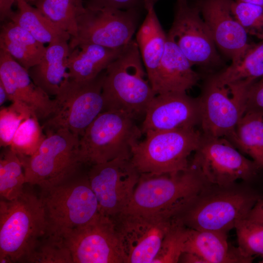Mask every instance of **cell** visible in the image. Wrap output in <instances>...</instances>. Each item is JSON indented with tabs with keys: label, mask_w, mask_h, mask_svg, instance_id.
Segmentation results:
<instances>
[{
	"label": "cell",
	"mask_w": 263,
	"mask_h": 263,
	"mask_svg": "<svg viewBox=\"0 0 263 263\" xmlns=\"http://www.w3.org/2000/svg\"><path fill=\"white\" fill-rule=\"evenodd\" d=\"M255 81L247 80L225 85L214 75L207 79L198 97L199 126L203 135L227 139L233 135L244 114L248 89Z\"/></svg>",
	"instance_id": "30bf717a"
},
{
	"label": "cell",
	"mask_w": 263,
	"mask_h": 263,
	"mask_svg": "<svg viewBox=\"0 0 263 263\" xmlns=\"http://www.w3.org/2000/svg\"><path fill=\"white\" fill-rule=\"evenodd\" d=\"M143 134L135 119L119 111L101 113L80 137L78 159L90 166L115 159H131Z\"/></svg>",
	"instance_id": "8992f818"
},
{
	"label": "cell",
	"mask_w": 263,
	"mask_h": 263,
	"mask_svg": "<svg viewBox=\"0 0 263 263\" xmlns=\"http://www.w3.org/2000/svg\"><path fill=\"white\" fill-rule=\"evenodd\" d=\"M104 76L105 71L88 81L66 80L55 97L57 110L42 126L43 130L65 129L80 137L90 124L104 111L102 94Z\"/></svg>",
	"instance_id": "8fae6325"
},
{
	"label": "cell",
	"mask_w": 263,
	"mask_h": 263,
	"mask_svg": "<svg viewBox=\"0 0 263 263\" xmlns=\"http://www.w3.org/2000/svg\"><path fill=\"white\" fill-rule=\"evenodd\" d=\"M40 188L47 234L63 237L101 213L88 173L80 174L78 170L57 183Z\"/></svg>",
	"instance_id": "277c9868"
},
{
	"label": "cell",
	"mask_w": 263,
	"mask_h": 263,
	"mask_svg": "<svg viewBox=\"0 0 263 263\" xmlns=\"http://www.w3.org/2000/svg\"><path fill=\"white\" fill-rule=\"evenodd\" d=\"M263 6V0H236Z\"/></svg>",
	"instance_id": "60d3db41"
},
{
	"label": "cell",
	"mask_w": 263,
	"mask_h": 263,
	"mask_svg": "<svg viewBox=\"0 0 263 263\" xmlns=\"http://www.w3.org/2000/svg\"><path fill=\"white\" fill-rule=\"evenodd\" d=\"M249 155L263 169V116L246 113L239 122L233 135L227 139Z\"/></svg>",
	"instance_id": "4316f807"
},
{
	"label": "cell",
	"mask_w": 263,
	"mask_h": 263,
	"mask_svg": "<svg viewBox=\"0 0 263 263\" xmlns=\"http://www.w3.org/2000/svg\"><path fill=\"white\" fill-rule=\"evenodd\" d=\"M26 178L24 169L18 154L9 147L4 148L0 159V199L13 200L25 189Z\"/></svg>",
	"instance_id": "f546056e"
},
{
	"label": "cell",
	"mask_w": 263,
	"mask_h": 263,
	"mask_svg": "<svg viewBox=\"0 0 263 263\" xmlns=\"http://www.w3.org/2000/svg\"><path fill=\"white\" fill-rule=\"evenodd\" d=\"M209 184L200 171L190 163L188 169L176 172L140 173L130 202L124 211H181Z\"/></svg>",
	"instance_id": "5b68a950"
},
{
	"label": "cell",
	"mask_w": 263,
	"mask_h": 263,
	"mask_svg": "<svg viewBox=\"0 0 263 263\" xmlns=\"http://www.w3.org/2000/svg\"><path fill=\"white\" fill-rule=\"evenodd\" d=\"M133 148L131 160L140 173L162 174L188 169L202 133L196 128L150 132Z\"/></svg>",
	"instance_id": "52a82bcc"
},
{
	"label": "cell",
	"mask_w": 263,
	"mask_h": 263,
	"mask_svg": "<svg viewBox=\"0 0 263 263\" xmlns=\"http://www.w3.org/2000/svg\"><path fill=\"white\" fill-rule=\"evenodd\" d=\"M182 51L167 36L164 53L151 83L156 94L169 92H187L198 83L200 75Z\"/></svg>",
	"instance_id": "ffe728a7"
},
{
	"label": "cell",
	"mask_w": 263,
	"mask_h": 263,
	"mask_svg": "<svg viewBox=\"0 0 263 263\" xmlns=\"http://www.w3.org/2000/svg\"><path fill=\"white\" fill-rule=\"evenodd\" d=\"M235 228L241 253L252 261L255 256L263 258V224L245 218Z\"/></svg>",
	"instance_id": "d6a6232c"
},
{
	"label": "cell",
	"mask_w": 263,
	"mask_h": 263,
	"mask_svg": "<svg viewBox=\"0 0 263 263\" xmlns=\"http://www.w3.org/2000/svg\"><path fill=\"white\" fill-rule=\"evenodd\" d=\"M246 218L263 224V196L255 205Z\"/></svg>",
	"instance_id": "f35d334b"
},
{
	"label": "cell",
	"mask_w": 263,
	"mask_h": 263,
	"mask_svg": "<svg viewBox=\"0 0 263 263\" xmlns=\"http://www.w3.org/2000/svg\"><path fill=\"white\" fill-rule=\"evenodd\" d=\"M8 99V96L7 93L3 85V84L0 82V105L1 106Z\"/></svg>",
	"instance_id": "ab89813d"
},
{
	"label": "cell",
	"mask_w": 263,
	"mask_h": 263,
	"mask_svg": "<svg viewBox=\"0 0 263 263\" xmlns=\"http://www.w3.org/2000/svg\"><path fill=\"white\" fill-rule=\"evenodd\" d=\"M0 48L27 70L40 61L46 50L44 44L11 20L1 26Z\"/></svg>",
	"instance_id": "d4e9b609"
},
{
	"label": "cell",
	"mask_w": 263,
	"mask_h": 263,
	"mask_svg": "<svg viewBox=\"0 0 263 263\" xmlns=\"http://www.w3.org/2000/svg\"><path fill=\"white\" fill-rule=\"evenodd\" d=\"M143 2L147 15L137 32L135 41L151 84L165 50L167 34L156 15L155 4L151 0H143Z\"/></svg>",
	"instance_id": "cb8c5ba5"
},
{
	"label": "cell",
	"mask_w": 263,
	"mask_h": 263,
	"mask_svg": "<svg viewBox=\"0 0 263 263\" xmlns=\"http://www.w3.org/2000/svg\"><path fill=\"white\" fill-rule=\"evenodd\" d=\"M46 137L31 156L18 155L26 183L39 188L57 183L78 171L80 137L67 129L45 131Z\"/></svg>",
	"instance_id": "ba28073f"
},
{
	"label": "cell",
	"mask_w": 263,
	"mask_h": 263,
	"mask_svg": "<svg viewBox=\"0 0 263 263\" xmlns=\"http://www.w3.org/2000/svg\"><path fill=\"white\" fill-rule=\"evenodd\" d=\"M86 8L92 9L113 8L120 10L141 9L143 0H85Z\"/></svg>",
	"instance_id": "74e56055"
},
{
	"label": "cell",
	"mask_w": 263,
	"mask_h": 263,
	"mask_svg": "<svg viewBox=\"0 0 263 263\" xmlns=\"http://www.w3.org/2000/svg\"><path fill=\"white\" fill-rule=\"evenodd\" d=\"M180 211H123L111 218L119 235L126 263H152Z\"/></svg>",
	"instance_id": "9c48e42d"
},
{
	"label": "cell",
	"mask_w": 263,
	"mask_h": 263,
	"mask_svg": "<svg viewBox=\"0 0 263 263\" xmlns=\"http://www.w3.org/2000/svg\"><path fill=\"white\" fill-rule=\"evenodd\" d=\"M187 230L178 216L177 222L165 237L152 263H179L183 252Z\"/></svg>",
	"instance_id": "d590c367"
},
{
	"label": "cell",
	"mask_w": 263,
	"mask_h": 263,
	"mask_svg": "<svg viewBox=\"0 0 263 263\" xmlns=\"http://www.w3.org/2000/svg\"><path fill=\"white\" fill-rule=\"evenodd\" d=\"M91 167L88 176L101 213L112 218L124 211L140 176L131 159L117 158Z\"/></svg>",
	"instance_id": "9a60e30c"
},
{
	"label": "cell",
	"mask_w": 263,
	"mask_h": 263,
	"mask_svg": "<svg viewBox=\"0 0 263 263\" xmlns=\"http://www.w3.org/2000/svg\"><path fill=\"white\" fill-rule=\"evenodd\" d=\"M233 16L248 35L263 40V6L233 0Z\"/></svg>",
	"instance_id": "e575fe53"
},
{
	"label": "cell",
	"mask_w": 263,
	"mask_h": 263,
	"mask_svg": "<svg viewBox=\"0 0 263 263\" xmlns=\"http://www.w3.org/2000/svg\"><path fill=\"white\" fill-rule=\"evenodd\" d=\"M155 4L157 1H158L159 0H151ZM189 0L190 1H192V2H196L199 0Z\"/></svg>",
	"instance_id": "b9f144b4"
},
{
	"label": "cell",
	"mask_w": 263,
	"mask_h": 263,
	"mask_svg": "<svg viewBox=\"0 0 263 263\" xmlns=\"http://www.w3.org/2000/svg\"><path fill=\"white\" fill-rule=\"evenodd\" d=\"M125 48L113 49L90 43L76 46L70 51L67 59L69 78L78 82L94 79L106 69Z\"/></svg>",
	"instance_id": "603a6c76"
},
{
	"label": "cell",
	"mask_w": 263,
	"mask_h": 263,
	"mask_svg": "<svg viewBox=\"0 0 263 263\" xmlns=\"http://www.w3.org/2000/svg\"><path fill=\"white\" fill-rule=\"evenodd\" d=\"M68 41L58 40L49 43L40 61L28 69L33 82L50 97L58 94L69 77L67 59Z\"/></svg>",
	"instance_id": "44dd1931"
},
{
	"label": "cell",
	"mask_w": 263,
	"mask_h": 263,
	"mask_svg": "<svg viewBox=\"0 0 263 263\" xmlns=\"http://www.w3.org/2000/svg\"><path fill=\"white\" fill-rule=\"evenodd\" d=\"M63 238L73 263H126L113 220L102 213Z\"/></svg>",
	"instance_id": "2e32d148"
},
{
	"label": "cell",
	"mask_w": 263,
	"mask_h": 263,
	"mask_svg": "<svg viewBox=\"0 0 263 263\" xmlns=\"http://www.w3.org/2000/svg\"><path fill=\"white\" fill-rule=\"evenodd\" d=\"M217 79L228 85L263 76V40L251 45L239 61L214 74Z\"/></svg>",
	"instance_id": "f1b7e54d"
},
{
	"label": "cell",
	"mask_w": 263,
	"mask_h": 263,
	"mask_svg": "<svg viewBox=\"0 0 263 263\" xmlns=\"http://www.w3.org/2000/svg\"><path fill=\"white\" fill-rule=\"evenodd\" d=\"M167 36L176 43L192 66L210 69L222 64L197 2L176 0L173 21Z\"/></svg>",
	"instance_id": "4fadbf2b"
},
{
	"label": "cell",
	"mask_w": 263,
	"mask_h": 263,
	"mask_svg": "<svg viewBox=\"0 0 263 263\" xmlns=\"http://www.w3.org/2000/svg\"><path fill=\"white\" fill-rule=\"evenodd\" d=\"M85 0H32L30 4L38 9L44 15L71 38L77 35V20L85 13Z\"/></svg>",
	"instance_id": "83f0119b"
},
{
	"label": "cell",
	"mask_w": 263,
	"mask_h": 263,
	"mask_svg": "<svg viewBox=\"0 0 263 263\" xmlns=\"http://www.w3.org/2000/svg\"><path fill=\"white\" fill-rule=\"evenodd\" d=\"M43 131L38 118L33 114L20 125L9 147L18 155L31 156L46 137Z\"/></svg>",
	"instance_id": "1f68e13d"
},
{
	"label": "cell",
	"mask_w": 263,
	"mask_h": 263,
	"mask_svg": "<svg viewBox=\"0 0 263 263\" xmlns=\"http://www.w3.org/2000/svg\"><path fill=\"white\" fill-rule=\"evenodd\" d=\"M46 229L39 196L25 188L13 200L0 199V263H25Z\"/></svg>",
	"instance_id": "3957f363"
},
{
	"label": "cell",
	"mask_w": 263,
	"mask_h": 263,
	"mask_svg": "<svg viewBox=\"0 0 263 263\" xmlns=\"http://www.w3.org/2000/svg\"><path fill=\"white\" fill-rule=\"evenodd\" d=\"M25 263H73L63 237L45 234L37 242Z\"/></svg>",
	"instance_id": "4dcf8cb0"
},
{
	"label": "cell",
	"mask_w": 263,
	"mask_h": 263,
	"mask_svg": "<svg viewBox=\"0 0 263 263\" xmlns=\"http://www.w3.org/2000/svg\"><path fill=\"white\" fill-rule=\"evenodd\" d=\"M233 0H199L202 18L219 49L234 64L250 47L245 31L233 15Z\"/></svg>",
	"instance_id": "ac0fdd59"
},
{
	"label": "cell",
	"mask_w": 263,
	"mask_h": 263,
	"mask_svg": "<svg viewBox=\"0 0 263 263\" xmlns=\"http://www.w3.org/2000/svg\"><path fill=\"white\" fill-rule=\"evenodd\" d=\"M198 97L187 92H169L156 94L145 113L141 130L150 132L196 128L200 124Z\"/></svg>",
	"instance_id": "e0dca14e"
},
{
	"label": "cell",
	"mask_w": 263,
	"mask_h": 263,
	"mask_svg": "<svg viewBox=\"0 0 263 263\" xmlns=\"http://www.w3.org/2000/svg\"><path fill=\"white\" fill-rule=\"evenodd\" d=\"M189 163L200 171L209 183L220 186L229 185L238 180L249 182L262 169L225 138L208 137L203 134L200 144Z\"/></svg>",
	"instance_id": "7c38bea8"
},
{
	"label": "cell",
	"mask_w": 263,
	"mask_h": 263,
	"mask_svg": "<svg viewBox=\"0 0 263 263\" xmlns=\"http://www.w3.org/2000/svg\"><path fill=\"white\" fill-rule=\"evenodd\" d=\"M25 0L30 4L32 0Z\"/></svg>",
	"instance_id": "7bdbcfd3"
},
{
	"label": "cell",
	"mask_w": 263,
	"mask_h": 263,
	"mask_svg": "<svg viewBox=\"0 0 263 263\" xmlns=\"http://www.w3.org/2000/svg\"><path fill=\"white\" fill-rule=\"evenodd\" d=\"M246 113L263 116V76L252 83L248 89L245 101Z\"/></svg>",
	"instance_id": "8d00e7d4"
},
{
	"label": "cell",
	"mask_w": 263,
	"mask_h": 263,
	"mask_svg": "<svg viewBox=\"0 0 263 263\" xmlns=\"http://www.w3.org/2000/svg\"><path fill=\"white\" fill-rule=\"evenodd\" d=\"M260 263H263V259L261 260V261L260 262Z\"/></svg>",
	"instance_id": "ee69618b"
},
{
	"label": "cell",
	"mask_w": 263,
	"mask_h": 263,
	"mask_svg": "<svg viewBox=\"0 0 263 263\" xmlns=\"http://www.w3.org/2000/svg\"><path fill=\"white\" fill-rule=\"evenodd\" d=\"M184 252L198 255L205 263H250L253 261L244 257L238 247L229 244L227 234L188 227Z\"/></svg>",
	"instance_id": "7402d4cb"
},
{
	"label": "cell",
	"mask_w": 263,
	"mask_h": 263,
	"mask_svg": "<svg viewBox=\"0 0 263 263\" xmlns=\"http://www.w3.org/2000/svg\"><path fill=\"white\" fill-rule=\"evenodd\" d=\"M102 94L104 111H121L135 120L144 117L156 94L135 40H132L105 70Z\"/></svg>",
	"instance_id": "7a4b0ae2"
},
{
	"label": "cell",
	"mask_w": 263,
	"mask_h": 263,
	"mask_svg": "<svg viewBox=\"0 0 263 263\" xmlns=\"http://www.w3.org/2000/svg\"><path fill=\"white\" fill-rule=\"evenodd\" d=\"M140 9L87 8L77 20V35L69 41L70 51L82 44L113 49L127 46L137 28Z\"/></svg>",
	"instance_id": "5bb4252c"
},
{
	"label": "cell",
	"mask_w": 263,
	"mask_h": 263,
	"mask_svg": "<svg viewBox=\"0 0 263 263\" xmlns=\"http://www.w3.org/2000/svg\"><path fill=\"white\" fill-rule=\"evenodd\" d=\"M263 196L246 184H209L179 213L187 227L225 234L246 218Z\"/></svg>",
	"instance_id": "6da1fadb"
},
{
	"label": "cell",
	"mask_w": 263,
	"mask_h": 263,
	"mask_svg": "<svg viewBox=\"0 0 263 263\" xmlns=\"http://www.w3.org/2000/svg\"><path fill=\"white\" fill-rule=\"evenodd\" d=\"M17 10L11 20L29 32L40 42L50 43L56 40L69 41L71 36L25 0H16Z\"/></svg>",
	"instance_id": "484cf974"
},
{
	"label": "cell",
	"mask_w": 263,
	"mask_h": 263,
	"mask_svg": "<svg viewBox=\"0 0 263 263\" xmlns=\"http://www.w3.org/2000/svg\"><path fill=\"white\" fill-rule=\"evenodd\" d=\"M35 114L27 106L19 101L12 102L0 111V145L10 146L14 135L21 123Z\"/></svg>",
	"instance_id": "836d02e7"
},
{
	"label": "cell",
	"mask_w": 263,
	"mask_h": 263,
	"mask_svg": "<svg viewBox=\"0 0 263 263\" xmlns=\"http://www.w3.org/2000/svg\"><path fill=\"white\" fill-rule=\"evenodd\" d=\"M0 82L4 86L9 100L27 106L39 120L48 119L56 111L57 104L38 87L28 70L6 51L0 48Z\"/></svg>",
	"instance_id": "d6986e66"
}]
</instances>
